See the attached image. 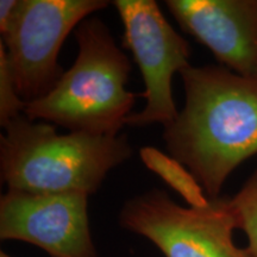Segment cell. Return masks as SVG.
I'll use <instances>...</instances> for the list:
<instances>
[{"instance_id": "9", "label": "cell", "mask_w": 257, "mask_h": 257, "mask_svg": "<svg viewBox=\"0 0 257 257\" xmlns=\"http://www.w3.org/2000/svg\"><path fill=\"white\" fill-rule=\"evenodd\" d=\"M141 159L148 169L160 176L169 187L178 192L189 207H205L210 198L197 179L182 163L166 155L154 147H144L140 150Z\"/></svg>"}, {"instance_id": "7", "label": "cell", "mask_w": 257, "mask_h": 257, "mask_svg": "<svg viewBox=\"0 0 257 257\" xmlns=\"http://www.w3.org/2000/svg\"><path fill=\"white\" fill-rule=\"evenodd\" d=\"M88 194L10 191L0 198V238L22 240L50 257H98L88 219Z\"/></svg>"}, {"instance_id": "11", "label": "cell", "mask_w": 257, "mask_h": 257, "mask_svg": "<svg viewBox=\"0 0 257 257\" xmlns=\"http://www.w3.org/2000/svg\"><path fill=\"white\" fill-rule=\"evenodd\" d=\"M25 102L19 96L10 72L5 46L0 42V124L4 127L12 119L23 114Z\"/></svg>"}, {"instance_id": "13", "label": "cell", "mask_w": 257, "mask_h": 257, "mask_svg": "<svg viewBox=\"0 0 257 257\" xmlns=\"http://www.w3.org/2000/svg\"><path fill=\"white\" fill-rule=\"evenodd\" d=\"M0 257H11V256L8 255V253L4 252V251H0Z\"/></svg>"}, {"instance_id": "5", "label": "cell", "mask_w": 257, "mask_h": 257, "mask_svg": "<svg viewBox=\"0 0 257 257\" xmlns=\"http://www.w3.org/2000/svg\"><path fill=\"white\" fill-rule=\"evenodd\" d=\"M106 0H19L14 23L2 36L11 76L25 102L47 95L64 74L57 56L64 40Z\"/></svg>"}, {"instance_id": "1", "label": "cell", "mask_w": 257, "mask_h": 257, "mask_svg": "<svg viewBox=\"0 0 257 257\" xmlns=\"http://www.w3.org/2000/svg\"><path fill=\"white\" fill-rule=\"evenodd\" d=\"M180 74L185 106L163 140L207 197L218 198L231 173L257 155V78L221 66H189Z\"/></svg>"}, {"instance_id": "6", "label": "cell", "mask_w": 257, "mask_h": 257, "mask_svg": "<svg viewBox=\"0 0 257 257\" xmlns=\"http://www.w3.org/2000/svg\"><path fill=\"white\" fill-rule=\"evenodd\" d=\"M113 5L124 25L123 47L133 53L146 85V107L128 115L126 125L167 126L179 114L172 94L173 75L191 66L192 48L154 0H117Z\"/></svg>"}, {"instance_id": "10", "label": "cell", "mask_w": 257, "mask_h": 257, "mask_svg": "<svg viewBox=\"0 0 257 257\" xmlns=\"http://www.w3.org/2000/svg\"><path fill=\"white\" fill-rule=\"evenodd\" d=\"M229 201L236 227L248 237L246 249L257 257V168Z\"/></svg>"}, {"instance_id": "8", "label": "cell", "mask_w": 257, "mask_h": 257, "mask_svg": "<svg viewBox=\"0 0 257 257\" xmlns=\"http://www.w3.org/2000/svg\"><path fill=\"white\" fill-rule=\"evenodd\" d=\"M182 30L225 68L257 78V0H167Z\"/></svg>"}, {"instance_id": "4", "label": "cell", "mask_w": 257, "mask_h": 257, "mask_svg": "<svg viewBox=\"0 0 257 257\" xmlns=\"http://www.w3.org/2000/svg\"><path fill=\"white\" fill-rule=\"evenodd\" d=\"M119 225L146 237L165 257H255L233 242L237 227L229 197L210 198L205 207H184L152 189L125 202Z\"/></svg>"}, {"instance_id": "3", "label": "cell", "mask_w": 257, "mask_h": 257, "mask_svg": "<svg viewBox=\"0 0 257 257\" xmlns=\"http://www.w3.org/2000/svg\"><path fill=\"white\" fill-rule=\"evenodd\" d=\"M79 53L53 91L27 102L23 114L60 125L70 133L118 136L137 94L127 91L131 62L104 22L91 17L75 30Z\"/></svg>"}, {"instance_id": "2", "label": "cell", "mask_w": 257, "mask_h": 257, "mask_svg": "<svg viewBox=\"0 0 257 257\" xmlns=\"http://www.w3.org/2000/svg\"><path fill=\"white\" fill-rule=\"evenodd\" d=\"M4 127L0 175L10 191L94 194L108 172L133 155L126 135H59L54 125L35 123L24 114Z\"/></svg>"}, {"instance_id": "12", "label": "cell", "mask_w": 257, "mask_h": 257, "mask_svg": "<svg viewBox=\"0 0 257 257\" xmlns=\"http://www.w3.org/2000/svg\"><path fill=\"white\" fill-rule=\"evenodd\" d=\"M19 6V0H2L0 2V34L5 35L14 23L17 10Z\"/></svg>"}]
</instances>
